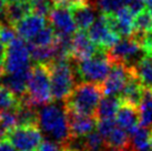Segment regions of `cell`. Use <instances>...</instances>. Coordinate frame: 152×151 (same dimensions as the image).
I'll return each instance as SVG.
<instances>
[{
	"instance_id": "8",
	"label": "cell",
	"mask_w": 152,
	"mask_h": 151,
	"mask_svg": "<svg viewBox=\"0 0 152 151\" xmlns=\"http://www.w3.org/2000/svg\"><path fill=\"white\" fill-rule=\"evenodd\" d=\"M134 69L128 68L121 63L113 62L109 76L101 84L102 93L109 97H120L133 77Z\"/></svg>"
},
{
	"instance_id": "28",
	"label": "cell",
	"mask_w": 152,
	"mask_h": 151,
	"mask_svg": "<svg viewBox=\"0 0 152 151\" xmlns=\"http://www.w3.org/2000/svg\"><path fill=\"white\" fill-rule=\"evenodd\" d=\"M82 139V148L85 151H104V149H108L104 139L102 138V136L98 130H93L87 134Z\"/></svg>"
},
{
	"instance_id": "12",
	"label": "cell",
	"mask_w": 152,
	"mask_h": 151,
	"mask_svg": "<svg viewBox=\"0 0 152 151\" xmlns=\"http://www.w3.org/2000/svg\"><path fill=\"white\" fill-rule=\"evenodd\" d=\"M106 17L111 29L120 38H127L132 36L134 31V28H133L134 15L129 7L119 9L114 13L106 15Z\"/></svg>"
},
{
	"instance_id": "20",
	"label": "cell",
	"mask_w": 152,
	"mask_h": 151,
	"mask_svg": "<svg viewBox=\"0 0 152 151\" xmlns=\"http://www.w3.org/2000/svg\"><path fill=\"white\" fill-rule=\"evenodd\" d=\"M107 148L112 151H126L131 148L130 134L127 130L117 126L104 139Z\"/></svg>"
},
{
	"instance_id": "36",
	"label": "cell",
	"mask_w": 152,
	"mask_h": 151,
	"mask_svg": "<svg viewBox=\"0 0 152 151\" xmlns=\"http://www.w3.org/2000/svg\"><path fill=\"white\" fill-rule=\"evenodd\" d=\"M7 46L0 41V78L4 75V59H6Z\"/></svg>"
},
{
	"instance_id": "7",
	"label": "cell",
	"mask_w": 152,
	"mask_h": 151,
	"mask_svg": "<svg viewBox=\"0 0 152 151\" xmlns=\"http://www.w3.org/2000/svg\"><path fill=\"white\" fill-rule=\"evenodd\" d=\"M8 140L17 151H34L42 142L38 125L18 126L8 132Z\"/></svg>"
},
{
	"instance_id": "29",
	"label": "cell",
	"mask_w": 152,
	"mask_h": 151,
	"mask_svg": "<svg viewBox=\"0 0 152 151\" xmlns=\"http://www.w3.org/2000/svg\"><path fill=\"white\" fill-rule=\"evenodd\" d=\"M133 28H134L133 32L145 34H152V15L147 9H144L134 16Z\"/></svg>"
},
{
	"instance_id": "14",
	"label": "cell",
	"mask_w": 152,
	"mask_h": 151,
	"mask_svg": "<svg viewBox=\"0 0 152 151\" xmlns=\"http://www.w3.org/2000/svg\"><path fill=\"white\" fill-rule=\"evenodd\" d=\"M47 26V20L45 17L30 13L28 17H26L22 21H20L15 29L17 31V34L22 38L26 41H30L32 38L38 34L41 30Z\"/></svg>"
},
{
	"instance_id": "9",
	"label": "cell",
	"mask_w": 152,
	"mask_h": 151,
	"mask_svg": "<svg viewBox=\"0 0 152 151\" xmlns=\"http://www.w3.org/2000/svg\"><path fill=\"white\" fill-rule=\"evenodd\" d=\"M30 51L28 43L18 36L11 43L7 46L4 59V72L13 73L25 68L30 67Z\"/></svg>"
},
{
	"instance_id": "10",
	"label": "cell",
	"mask_w": 152,
	"mask_h": 151,
	"mask_svg": "<svg viewBox=\"0 0 152 151\" xmlns=\"http://www.w3.org/2000/svg\"><path fill=\"white\" fill-rule=\"evenodd\" d=\"M88 36L102 51L110 50L121 39L111 29L104 13H101L88 29Z\"/></svg>"
},
{
	"instance_id": "4",
	"label": "cell",
	"mask_w": 152,
	"mask_h": 151,
	"mask_svg": "<svg viewBox=\"0 0 152 151\" xmlns=\"http://www.w3.org/2000/svg\"><path fill=\"white\" fill-rule=\"evenodd\" d=\"M50 70L52 100H66L76 87L75 70L69 61H51L47 63Z\"/></svg>"
},
{
	"instance_id": "40",
	"label": "cell",
	"mask_w": 152,
	"mask_h": 151,
	"mask_svg": "<svg viewBox=\"0 0 152 151\" xmlns=\"http://www.w3.org/2000/svg\"><path fill=\"white\" fill-rule=\"evenodd\" d=\"M61 151H79V150H77V149H72V148L70 147H64L61 149Z\"/></svg>"
},
{
	"instance_id": "26",
	"label": "cell",
	"mask_w": 152,
	"mask_h": 151,
	"mask_svg": "<svg viewBox=\"0 0 152 151\" xmlns=\"http://www.w3.org/2000/svg\"><path fill=\"white\" fill-rule=\"evenodd\" d=\"M131 2L132 0H88L89 4L104 15L114 13L119 9L129 7Z\"/></svg>"
},
{
	"instance_id": "1",
	"label": "cell",
	"mask_w": 152,
	"mask_h": 151,
	"mask_svg": "<svg viewBox=\"0 0 152 151\" xmlns=\"http://www.w3.org/2000/svg\"><path fill=\"white\" fill-rule=\"evenodd\" d=\"M38 126L43 133L59 144L72 139L66 107L58 105L43 106L38 112Z\"/></svg>"
},
{
	"instance_id": "13",
	"label": "cell",
	"mask_w": 152,
	"mask_h": 151,
	"mask_svg": "<svg viewBox=\"0 0 152 151\" xmlns=\"http://www.w3.org/2000/svg\"><path fill=\"white\" fill-rule=\"evenodd\" d=\"M100 51L88 36L87 31L77 30L72 36V56L71 59L76 62L91 58Z\"/></svg>"
},
{
	"instance_id": "32",
	"label": "cell",
	"mask_w": 152,
	"mask_h": 151,
	"mask_svg": "<svg viewBox=\"0 0 152 151\" xmlns=\"http://www.w3.org/2000/svg\"><path fill=\"white\" fill-rule=\"evenodd\" d=\"M30 2H31L32 13L45 18L49 16L50 11L55 7L52 0H34V1H30Z\"/></svg>"
},
{
	"instance_id": "42",
	"label": "cell",
	"mask_w": 152,
	"mask_h": 151,
	"mask_svg": "<svg viewBox=\"0 0 152 151\" xmlns=\"http://www.w3.org/2000/svg\"><path fill=\"white\" fill-rule=\"evenodd\" d=\"M30 1H34V0H30Z\"/></svg>"
},
{
	"instance_id": "37",
	"label": "cell",
	"mask_w": 152,
	"mask_h": 151,
	"mask_svg": "<svg viewBox=\"0 0 152 151\" xmlns=\"http://www.w3.org/2000/svg\"><path fill=\"white\" fill-rule=\"evenodd\" d=\"M0 151H17L8 139L0 141Z\"/></svg>"
},
{
	"instance_id": "19",
	"label": "cell",
	"mask_w": 152,
	"mask_h": 151,
	"mask_svg": "<svg viewBox=\"0 0 152 151\" xmlns=\"http://www.w3.org/2000/svg\"><path fill=\"white\" fill-rule=\"evenodd\" d=\"M72 13L73 20L76 22L77 29L78 30H87L92 26L96 21V8H93L91 4H83L76 8L70 9Z\"/></svg>"
},
{
	"instance_id": "41",
	"label": "cell",
	"mask_w": 152,
	"mask_h": 151,
	"mask_svg": "<svg viewBox=\"0 0 152 151\" xmlns=\"http://www.w3.org/2000/svg\"><path fill=\"white\" fill-rule=\"evenodd\" d=\"M15 1H20V0H8V2H15Z\"/></svg>"
},
{
	"instance_id": "35",
	"label": "cell",
	"mask_w": 152,
	"mask_h": 151,
	"mask_svg": "<svg viewBox=\"0 0 152 151\" xmlns=\"http://www.w3.org/2000/svg\"><path fill=\"white\" fill-rule=\"evenodd\" d=\"M36 151H61V148L59 143L55 142L52 140H43L36 149Z\"/></svg>"
},
{
	"instance_id": "25",
	"label": "cell",
	"mask_w": 152,
	"mask_h": 151,
	"mask_svg": "<svg viewBox=\"0 0 152 151\" xmlns=\"http://www.w3.org/2000/svg\"><path fill=\"white\" fill-rule=\"evenodd\" d=\"M137 78L144 89L152 90V55H147L134 68Z\"/></svg>"
},
{
	"instance_id": "2",
	"label": "cell",
	"mask_w": 152,
	"mask_h": 151,
	"mask_svg": "<svg viewBox=\"0 0 152 151\" xmlns=\"http://www.w3.org/2000/svg\"><path fill=\"white\" fill-rule=\"evenodd\" d=\"M101 84L82 82L77 84L70 96L64 100V107L68 112L81 116L96 117L98 106L102 98Z\"/></svg>"
},
{
	"instance_id": "24",
	"label": "cell",
	"mask_w": 152,
	"mask_h": 151,
	"mask_svg": "<svg viewBox=\"0 0 152 151\" xmlns=\"http://www.w3.org/2000/svg\"><path fill=\"white\" fill-rule=\"evenodd\" d=\"M139 111V126L152 128V90L144 89L142 99L138 106Z\"/></svg>"
},
{
	"instance_id": "5",
	"label": "cell",
	"mask_w": 152,
	"mask_h": 151,
	"mask_svg": "<svg viewBox=\"0 0 152 151\" xmlns=\"http://www.w3.org/2000/svg\"><path fill=\"white\" fill-rule=\"evenodd\" d=\"M111 68L112 62L107 51L100 50L91 58L78 61L76 72L83 82L102 84L109 76Z\"/></svg>"
},
{
	"instance_id": "38",
	"label": "cell",
	"mask_w": 152,
	"mask_h": 151,
	"mask_svg": "<svg viewBox=\"0 0 152 151\" xmlns=\"http://www.w3.org/2000/svg\"><path fill=\"white\" fill-rule=\"evenodd\" d=\"M7 6H8V0H0V16H4Z\"/></svg>"
},
{
	"instance_id": "33",
	"label": "cell",
	"mask_w": 152,
	"mask_h": 151,
	"mask_svg": "<svg viewBox=\"0 0 152 151\" xmlns=\"http://www.w3.org/2000/svg\"><path fill=\"white\" fill-rule=\"evenodd\" d=\"M117 126L118 125L115 119H102V120H98L97 130L102 136V138L106 139Z\"/></svg>"
},
{
	"instance_id": "17",
	"label": "cell",
	"mask_w": 152,
	"mask_h": 151,
	"mask_svg": "<svg viewBox=\"0 0 152 151\" xmlns=\"http://www.w3.org/2000/svg\"><path fill=\"white\" fill-rule=\"evenodd\" d=\"M30 13H32L30 0H20L15 2H8V6L4 11V18L7 23L15 28Z\"/></svg>"
},
{
	"instance_id": "22",
	"label": "cell",
	"mask_w": 152,
	"mask_h": 151,
	"mask_svg": "<svg viewBox=\"0 0 152 151\" xmlns=\"http://www.w3.org/2000/svg\"><path fill=\"white\" fill-rule=\"evenodd\" d=\"M131 148L134 151H150L152 130L142 126H138L130 133Z\"/></svg>"
},
{
	"instance_id": "18",
	"label": "cell",
	"mask_w": 152,
	"mask_h": 151,
	"mask_svg": "<svg viewBox=\"0 0 152 151\" xmlns=\"http://www.w3.org/2000/svg\"><path fill=\"white\" fill-rule=\"evenodd\" d=\"M115 121L119 127L127 130L129 133L139 125V111L138 107L126 103L122 101L118 112L115 114Z\"/></svg>"
},
{
	"instance_id": "15",
	"label": "cell",
	"mask_w": 152,
	"mask_h": 151,
	"mask_svg": "<svg viewBox=\"0 0 152 151\" xmlns=\"http://www.w3.org/2000/svg\"><path fill=\"white\" fill-rule=\"evenodd\" d=\"M69 126L72 138H83L94 130L97 126V118L90 116H81L77 113L68 112Z\"/></svg>"
},
{
	"instance_id": "16",
	"label": "cell",
	"mask_w": 152,
	"mask_h": 151,
	"mask_svg": "<svg viewBox=\"0 0 152 151\" xmlns=\"http://www.w3.org/2000/svg\"><path fill=\"white\" fill-rule=\"evenodd\" d=\"M30 73H31V67L25 68L22 70L13 72V73H8V76H6V77L2 76L4 77L2 84L6 87H8L20 99L27 92Z\"/></svg>"
},
{
	"instance_id": "27",
	"label": "cell",
	"mask_w": 152,
	"mask_h": 151,
	"mask_svg": "<svg viewBox=\"0 0 152 151\" xmlns=\"http://www.w3.org/2000/svg\"><path fill=\"white\" fill-rule=\"evenodd\" d=\"M57 38H58V36L56 34L55 29L48 22V25L38 34H36L30 41H28V43L36 47H49L55 45L57 41Z\"/></svg>"
},
{
	"instance_id": "39",
	"label": "cell",
	"mask_w": 152,
	"mask_h": 151,
	"mask_svg": "<svg viewBox=\"0 0 152 151\" xmlns=\"http://www.w3.org/2000/svg\"><path fill=\"white\" fill-rule=\"evenodd\" d=\"M145 2V9L152 15V0H144Z\"/></svg>"
},
{
	"instance_id": "31",
	"label": "cell",
	"mask_w": 152,
	"mask_h": 151,
	"mask_svg": "<svg viewBox=\"0 0 152 151\" xmlns=\"http://www.w3.org/2000/svg\"><path fill=\"white\" fill-rule=\"evenodd\" d=\"M0 123L4 126V128L8 132L11 131L12 129H15L16 127H18V119L16 109L0 111Z\"/></svg>"
},
{
	"instance_id": "34",
	"label": "cell",
	"mask_w": 152,
	"mask_h": 151,
	"mask_svg": "<svg viewBox=\"0 0 152 151\" xmlns=\"http://www.w3.org/2000/svg\"><path fill=\"white\" fill-rule=\"evenodd\" d=\"M55 6L58 7H64L68 9H72L79 7V6H83V4H89L88 0H52Z\"/></svg>"
},
{
	"instance_id": "21",
	"label": "cell",
	"mask_w": 152,
	"mask_h": 151,
	"mask_svg": "<svg viewBox=\"0 0 152 151\" xmlns=\"http://www.w3.org/2000/svg\"><path fill=\"white\" fill-rule=\"evenodd\" d=\"M121 105H122V100L120 97L106 96L104 98H102L98 106L97 112H96L97 120L114 119Z\"/></svg>"
},
{
	"instance_id": "3",
	"label": "cell",
	"mask_w": 152,
	"mask_h": 151,
	"mask_svg": "<svg viewBox=\"0 0 152 151\" xmlns=\"http://www.w3.org/2000/svg\"><path fill=\"white\" fill-rule=\"evenodd\" d=\"M22 99L34 107L46 106L52 100L50 70L47 63H34L31 67L27 92Z\"/></svg>"
},
{
	"instance_id": "6",
	"label": "cell",
	"mask_w": 152,
	"mask_h": 151,
	"mask_svg": "<svg viewBox=\"0 0 152 151\" xmlns=\"http://www.w3.org/2000/svg\"><path fill=\"white\" fill-rule=\"evenodd\" d=\"M107 54L112 63H121L131 69H134L137 65L147 56L141 43L132 36L121 38L110 50L107 51Z\"/></svg>"
},
{
	"instance_id": "23",
	"label": "cell",
	"mask_w": 152,
	"mask_h": 151,
	"mask_svg": "<svg viewBox=\"0 0 152 151\" xmlns=\"http://www.w3.org/2000/svg\"><path fill=\"white\" fill-rule=\"evenodd\" d=\"M143 92H144V87L141 84L139 79L137 78V76H134L129 81V84H127L126 89L123 90V92L120 96V98H121V100L123 102L134 106V107H138L141 99H142Z\"/></svg>"
},
{
	"instance_id": "11",
	"label": "cell",
	"mask_w": 152,
	"mask_h": 151,
	"mask_svg": "<svg viewBox=\"0 0 152 151\" xmlns=\"http://www.w3.org/2000/svg\"><path fill=\"white\" fill-rule=\"evenodd\" d=\"M48 22L58 36H72L78 30L71 10L64 7L55 6L48 16Z\"/></svg>"
},
{
	"instance_id": "30",
	"label": "cell",
	"mask_w": 152,
	"mask_h": 151,
	"mask_svg": "<svg viewBox=\"0 0 152 151\" xmlns=\"http://www.w3.org/2000/svg\"><path fill=\"white\" fill-rule=\"evenodd\" d=\"M19 103L20 99L8 87L0 84V110L16 109Z\"/></svg>"
}]
</instances>
